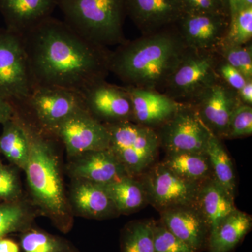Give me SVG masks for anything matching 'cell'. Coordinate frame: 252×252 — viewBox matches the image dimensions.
I'll return each mask as SVG.
<instances>
[{"label":"cell","instance_id":"6da1fadb","mask_svg":"<svg viewBox=\"0 0 252 252\" xmlns=\"http://www.w3.org/2000/svg\"><path fill=\"white\" fill-rule=\"evenodd\" d=\"M22 36L36 85L81 94L109 74L111 51L83 37L64 21L50 16Z\"/></svg>","mask_w":252,"mask_h":252},{"label":"cell","instance_id":"7a4b0ae2","mask_svg":"<svg viewBox=\"0 0 252 252\" xmlns=\"http://www.w3.org/2000/svg\"><path fill=\"white\" fill-rule=\"evenodd\" d=\"M188 49L172 26L118 46L109 55V71L126 86L162 92Z\"/></svg>","mask_w":252,"mask_h":252},{"label":"cell","instance_id":"3957f363","mask_svg":"<svg viewBox=\"0 0 252 252\" xmlns=\"http://www.w3.org/2000/svg\"><path fill=\"white\" fill-rule=\"evenodd\" d=\"M23 126L29 140L24 171L33 203L60 231L67 233L72 229L74 215L64 189L59 155L51 140L54 137Z\"/></svg>","mask_w":252,"mask_h":252},{"label":"cell","instance_id":"277c9868","mask_svg":"<svg viewBox=\"0 0 252 252\" xmlns=\"http://www.w3.org/2000/svg\"><path fill=\"white\" fill-rule=\"evenodd\" d=\"M64 22L78 34L97 45H121L124 36L125 0H56Z\"/></svg>","mask_w":252,"mask_h":252},{"label":"cell","instance_id":"5b68a950","mask_svg":"<svg viewBox=\"0 0 252 252\" xmlns=\"http://www.w3.org/2000/svg\"><path fill=\"white\" fill-rule=\"evenodd\" d=\"M11 105L14 117L23 124L51 137L65 118L78 109H86L79 93L40 85L34 86L26 97Z\"/></svg>","mask_w":252,"mask_h":252},{"label":"cell","instance_id":"8992f818","mask_svg":"<svg viewBox=\"0 0 252 252\" xmlns=\"http://www.w3.org/2000/svg\"><path fill=\"white\" fill-rule=\"evenodd\" d=\"M104 125L109 134V149L127 175L135 177L152 166L160 144L157 130L132 121Z\"/></svg>","mask_w":252,"mask_h":252},{"label":"cell","instance_id":"52a82bcc","mask_svg":"<svg viewBox=\"0 0 252 252\" xmlns=\"http://www.w3.org/2000/svg\"><path fill=\"white\" fill-rule=\"evenodd\" d=\"M217 51L188 49L162 89V94L180 104H192L208 88L220 81Z\"/></svg>","mask_w":252,"mask_h":252},{"label":"cell","instance_id":"ba28073f","mask_svg":"<svg viewBox=\"0 0 252 252\" xmlns=\"http://www.w3.org/2000/svg\"><path fill=\"white\" fill-rule=\"evenodd\" d=\"M35 85L23 36L0 28V97L12 104Z\"/></svg>","mask_w":252,"mask_h":252},{"label":"cell","instance_id":"9c48e42d","mask_svg":"<svg viewBox=\"0 0 252 252\" xmlns=\"http://www.w3.org/2000/svg\"><path fill=\"white\" fill-rule=\"evenodd\" d=\"M142 183L147 202L160 212L173 207L196 205L203 182L186 180L161 162L152 167Z\"/></svg>","mask_w":252,"mask_h":252},{"label":"cell","instance_id":"30bf717a","mask_svg":"<svg viewBox=\"0 0 252 252\" xmlns=\"http://www.w3.org/2000/svg\"><path fill=\"white\" fill-rule=\"evenodd\" d=\"M158 132L160 144L167 153L206 154L212 132L190 104H180L177 112Z\"/></svg>","mask_w":252,"mask_h":252},{"label":"cell","instance_id":"8fae6325","mask_svg":"<svg viewBox=\"0 0 252 252\" xmlns=\"http://www.w3.org/2000/svg\"><path fill=\"white\" fill-rule=\"evenodd\" d=\"M54 137L64 144L70 158L86 152L108 149L107 127L86 109H79L64 119L54 131Z\"/></svg>","mask_w":252,"mask_h":252},{"label":"cell","instance_id":"7c38bea8","mask_svg":"<svg viewBox=\"0 0 252 252\" xmlns=\"http://www.w3.org/2000/svg\"><path fill=\"white\" fill-rule=\"evenodd\" d=\"M82 94L86 110L103 124L132 121V103L126 86L97 81Z\"/></svg>","mask_w":252,"mask_h":252},{"label":"cell","instance_id":"4fadbf2b","mask_svg":"<svg viewBox=\"0 0 252 252\" xmlns=\"http://www.w3.org/2000/svg\"><path fill=\"white\" fill-rule=\"evenodd\" d=\"M230 21L224 15L185 13L175 27L188 49L217 51L224 42Z\"/></svg>","mask_w":252,"mask_h":252},{"label":"cell","instance_id":"5bb4252c","mask_svg":"<svg viewBox=\"0 0 252 252\" xmlns=\"http://www.w3.org/2000/svg\"><path fill=\"white\" fill-rule=\"evenodd\" d=\"M241 104L238 92L220 80L190 105L209 130L221 140L226 138L230 117Z\"/></svg>","mask_w":252,"mask_h":252},{"label":"cell","instance_id":"9a60e30c","mask_svg":"<svg viewBox=\"0 0 252 252\" xmlns=\"http://www.w3.org/2000/svg\"><path fill=\"white\" fill-rule=\"evenodd\" d=\"M125 6L142 35L175 26L185 14L182 0H125Z\"/></svg>","mask_w":252,"mask_h":252},{"label":"cell","instance_id":"2e32d148","mask_svg":"<svg viewBox=\"0 0 252 252\" xmlns=\"http://www.w3.org/2000/svg\"><path fill=\"white\" fill-rule=\"evenodd\" d=\"M160 221L195 252L207 250L210 228L196 205L167 209L160 212Z\"/></svg>","mask_w":252,"mask_h":252},{"label":"cell","instance_id":"e0dca14e","mask_svg":"<svg viewBox=\"0 0 252 252\" xmlns=\"http://www.w3.org/2000/svg\"><path fill=\"white\" fill-rule=\"evenodd\" d=\"M70 159L68 170L73 179L103 185L128 175L109 148L86 152Z\"/></svg>","mask_w":252,"mask_h":252},{"label":"cell","instance_id":"ac0fdd59","mask_svg":"<svg viewBox=\"0 0 252 252\" xmlns=\"http://www.w3.org/2000/svg\"><path fill=\"white\" fill-rule=\"evenodd\" d=\"M126 87L132 99V121L154 130L170 120L180 106L160 91Z\"/></svg>","mask_w":252,"mask_h":252},{"label":"cell","instance_id":"d6986e66","mask_svg":"<svg viewBox=\"0 0 252 252\" xmlns=\"http://www.w3.org/2000/svg\"><path fill=\"white\" fill-rule=\"evenodd\" d=\"M68 199L73 215L104 220L118 213L102 185L89 181L73 179Z\"/></svg>","mask_w":252,"mask_h":252},{"label":"cell","instance_id":"ffe728a7","mask_svg":"<svg viewBox=\"0 0 252 252\" xmlns=\"http://www.w3.org/2000/svg\"><path fill=\"white\" fill-rule=\"evenodd\" d=\"M56 0H0L6 29L23 36L51 16Z\"/></svg>","mask_w":252,"mask_h":252},{"label":"cell","instance_id":"44dd1931","mask_svg":"<svg viewBox=\"0 0 252 252\" xmlns=\"http://www.w3.org/2000/svg\"><path fill=\"white\" fill-rule=\"evenodd\" d=\"M196 205L207 220L210 233L237 210L234 196L214 178L202 183Z\"/></svg>","mask_w":252,"mask_h":252},{"label":"cell","instance_id":"7402d4cb","mask_svg":"<svg viewBox=\"0 0 252 252\" xmlns=\"http://www.w3.org/2000/svg\"><path fill=\"white\" fill-rule=\"evenodd\" d=\"M251 216L237 209L210 233L207 252H231L252 229Z\"/></svg>","mask_w":252,"mask_h":252},{"label":"cell","instance_id":"603a6c76","mask_svg":"<svg viewBox=\"0 0 252 252\" xmlns=\"http://www.w3.org/2000/svg\"><path fill=\"white\" fill-rule=\"evenodd\" d=\"M102 187L119 214L137 211L148 203L143 185L132 176H124Z\"/></svg>","mask_w":252,"mask_h":252},{"label":"cell","instance_id":"cb8c5ba5","mask_svg":"<svg viewBox=\"0 0 252 252\" xmlns=\"http://www.w3.org/2000/svg\"><path fill=\"white\" fill-rule=\"evenodd\" d=\"M0 152L15 167L24 170L29 155V140L24 126L16 117L2 125Z\"/></svg>","mask_w":252,"mask_h":252},{"label":"cell","instance_id":"d4e9b609","mask_svg":"<svg viewBox=\"0 0 252 252\" xmlns=\"http://www.w3.org/2000/svg\"><path fill=\"white\" fill-rule=\"evenodd\" d=\"M177 175L193 182H205L214 178L207 154L180 152L167 153L162 162Z\"/></svg>","mask_w":252,"mask_h":252},{"label":"cell","instance_id":"484cf974","mask_svg":"<svg viewBox=\"0 0 252 252\" xmlns=\"http://www.w3.org/2000/svg\"><path fill=\"white\" fill-rule=\"evenodd\" d=\"M206 154L211 165L214 179L235 196L236 180L233 162L220 138L212 134Z\"/></svg>","mask_w":252,"mask_h":252},{"label":"cell","instance_id":"4316f807","mask_svg":"<svg viewBox=\"0 0 252 252\" xmlns=\"http://www.w3.org/2000/svg\"><path fill=\"white\" fill-rule=\"evenodd\" d=\"M21 199L0 204V238L31 229L34 215Z\"/></svg>","mask_w":252,"mask_h":252},{"label":"cell","instance_id":"83f0119b","mask_svg":"<svg viewBox=\"0 0 252 252\" xmlns=\"http://www.w3.org/2000/svg\"><path fill=\"white\" fill-rule=\"evenodd\" d=\"M153 220L131 222L123 229L120 252H155L153 239Z\"/></svg>","mask_w":252,"mask_h":252},{"label":"cell","instance_id":"f1b7e54d","mask_svg":"<svg viewBox=\"0 0 252 252\" xmlns=\"http://www.w3.org/2000/svg\"><path fill=\"white\" fill-rule=\"evenodd\" d=\"M21 247L24 252H79L65 239L32 228L21 233Z\"/></svg>","mask_w":252,"mask_h":252},{"label":"cell","instance_id":"f546056e","mask_svg":"<svg viewBox=\"0 0 252 252\" xmlns=\"http://www.w3.org/2000/svg\"><path fill=\"white\" fill-rule=\"evenodd\" d=\"M217 52L225 62L240 71L248 80H252V42L245 45H238L224 41Z\"/></svg>","mask_w":252,"mask_h":252},{"label":"cell","instance_id":"4dcf8cb0","mask_svg":"<svg viewBox=\"0 0 252 252\" xmlns=\"http://www.w3.org/2000/svg\"><path fill=\"white\" fill-rule=\"evenodd\" d=\"M252 7L240 9L230 19L225 42L245 45L252 42Z\"/></svg>","mask_w":252,"mask_h":252},{"label":"cell","instance_id":"1f68e13d","mask_svg":"<svg viewBox=\"0 0 252 252\" xmlns=\"http://www.w3.org/2000/svg\"><path fill=\"white\" fill-rule=\"evenodd\" d=\"M152 227L155 252H195L167 229L160 220H153Z\"/></svg>","mask_w":252,"mask_h":252},{"label":"cell","instance_id":"d6a6232c","mask_svg":"<svg viewBox=\"0 0 252 252\" xmlns=\"http://www.w3.org/2000/svg\"><path fill=\"white\" fill-rule=\"evenodd\" d=\"M252 133V106L242 103L235 109L228 124L226 138L247 137Z\"/></svg>","mask_w":252,"mask_h":252},{"label":"cell","instance_id":"836d02e7","mask_svg":"<svg viewBox=\"0 0 252 252\" xmlns=\"http://www.w3.org/2000/svg\"><path fill=\"white\" fill-rule=\"evenodd\" d=\"M21 181L16 169L0 163V199L5 202L21 199Z\"/></svg>","mask_w":252,"mask_h":252},{"label":"cell","instance_id":"e575fe53","mask_svg":"<svg viewBox=\"0 0 252 252\" xmlns=\"http://www.w3.org/2000/svg\"><path fill=\"white\" fill-rule=\"evenodd\" d=\"M185 13L213 14L229 16L228 6L223 0H182Z\"/></svg>","mask_w":252,"mask_h":252},{"label":"cell","instance_id":"d590c367","mask_svg":"<svg viewBox=\"0 0 252 252\" xmlns=\"http://www.w3.org/2000/svg\"><path fill=\"white\" fill-rule=\"evenodd\" d=\"M217 72L220 80L237 92H238L248 81L240 71L225 62L220 56V61L217 64Z\"/></svg>","mask_w":252,"mask_h":252},{"label":"cell","instance_id":"8d00e7d4","mask_svg":"<svg viewBox=\"0 0 252 252\" xmlns=\"http://www.w3.org/2000/svg\"><path fill=\"white\" fill-rule=\"evenodd\" d=\"M14 115L12 105L6 99L0 97V124L3 125L8 121L11 120Z\"/></svg>","mask_w":252,"mask_h":252},{"label":"cell","instance_id":"74e56055","mask_svg":"<svg viewBox=\"0 0 252 252\" xmlns=\"http://www.w3.org/2000/svg\"><path fill=\"white\" fill-rule=\"evenodd\" d=\"M242 103L252 105V79L247 81L245 85L238 92Z\"/></svg>","mask_w":252,"mask_h":252},{"label":"cell","instance_id":"f35d334b","mask_svg":"<svg viewBox=\"0 0 252 252\" xmlns=\"http://www.w3.org/2000/svg\"><path fill=\"white\" fill-rule=\"evenodd\" d=\"M0 252H20V245L11 239L0 238Z\"/></svg>","mask_w":252,"mask_h":252},{"label":"cell","instance_id":"ab89813d","mask_svg":"<svg viewBox=\"0 0 252 252\" xmlns=\"http://www.w3.org/2000/svg\"><path fill=\"white\" fill-rule=\"evenodd\" d=\"M229 8L230 19L238 12L240 8V0H227Z\"/></svg>","mask_w":252,"mask_h":252},{"label":"cell","instance_id":"60d3db41","mask_svg":"<svg viewBox=\"0 0 252 252\" xmlns=\"http://www.w3.org/2000/svg\"><path fill=\"white\" fill-rule=\"evenodd\" d=\"M249 7H252V0H240V10Z\"/></svg>","mask_w":252,"mask_h":252},{"label":"cell","instance_id":"b9f144b4","mask_svg":"<svg viewBox=\"0 0 252 252\" xmlns=\"http://www.w3.org/2000/svg\"><path fill=\"white\" fill-rule=\"evenodd\" d=\"M223 1L227 5V6H228V1H227V0H223ZM228 9H229V8H228Z\"/></svg>","mask_w":252,"mask_h":252},{"label":"cell","instance_id":"7bdbcfd3","mask_svg":"<svg viewBox=\"0 0 252 252\" xmlns=\"http://www.w3.org/2000/svg\"><path fill=\"white\" fill-rule=\"evenodd\" d=\"M0 154H1V152H0Z\"/></svg>","mask_w":252,"mask_h":252}]
</instances>
